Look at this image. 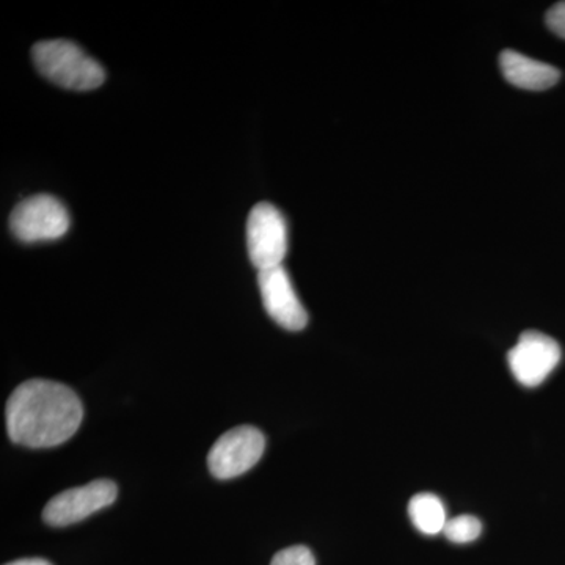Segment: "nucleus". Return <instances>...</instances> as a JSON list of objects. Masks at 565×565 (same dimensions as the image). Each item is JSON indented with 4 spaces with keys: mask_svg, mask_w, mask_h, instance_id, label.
Here are the masks:
<instances>
[{
    "mask_svg": "<svg viewBox=\"0 0 565 565\" xmlns=\"http://www.w3.org/2000/svg\"><path fill=\"white\" fill-rule=\"evenodd\" d=\"M6 418L13 444L35 449L54 448L77 433L84 408L70 386L35 379L11 393Z\"/></svg>",
    "mask_w": 565,
    "mask_h": 565,
    "instance_id": "1",
    "label": "nucleus"
},
{
    "mask_svg": "<svg viewBox=\"0 0 565 565\" xmlns=\"http://www.w3.org/2000/svg\"><path fill=\"white\" fill-rule=\"evenodd\" d=\"M32 57L47 81L66 90L90 92L106 81L103 66L73 41H40L33 46Z\"/></svg>",
    "mask_w": 565,
    "mask_h": 565,
    "instance_id": "2",
    "label": "nucleus"
},
{
    "mask_svg": "<svg viewBox=\"0 0 565 565\" xmlns=\"http://www.w3.org/2000/svg\"><path fill=\"white\" fill-rule=\"evenodd\" d=\"M70 225L65 204L47 193L29 196L10 215L11 233L25 244L61 239Z\"/></svg>",
    "mask_w": 565,
    "mask_h": 565,
    "instance_id": "3",
    "label": "nucleus"
},
{
    "mask_svg": "<svg viewBox=\"0 0 565 565\" xmlns=\"http://www.w3.org/2000/svg\"><path fill=\"white\" fill-rule=\"evenodd\" d=\"M247 248L256 269L282 266L288 253V225L274 204L258 203L247 221Z\"/></svg>",
    "mask_w": 565,
    "mask_h": 565,
    "instance_id": "4",
    "label": "nucleus"
},
{
    "mask_svg": "<svg viewBox=\"0 0 565 565\" xmlns=\"http://www.w3.org/2000/svg\"><path fill=\"white\" fill-rule=\"evenodd\" d=\"M266 438L253 426H239L228 430L212 446L207 467L217 479H233L247 473L262 460Z\"/></svg>",
    "mask_w": 565,
    "mask_h": 565,
    "instance_id": "5",
    "label": "nucleus"
},
{
    "mask_svg": "<svg viewBox=\"0 0 565 565\" xmlns=\"http://www.w3.org/2000/svg\"><path fill=\"white\" fill-rule=\"evenodd\" d=\"M117 484L107 479L88 482L74 487L65 492L55 494L44 505L43 520L51 526H70L96 514L104 508H109L117 500Z\"/></svg>",
    "mask_w": 565,
    "mask_h": 565,
    "instance_id": "6",
    "label": "nucleus"
},
{
    "mask_svg": "<svg viewBox=\"0 0 565 565\" xmlns=\"http://www.w3.org/2000/svg\"><path fill=\"white\" fill-rule=\"evenodd\" d=\"M559 344L548 334L530 330L520 334L519 341L508 353L509 367L520 385L534 388L544 384L546 377L561 362Z\"/></svg>",
    "mask_w": 565,
    "mask_h": 565,
    "instance_id": "7",
    "label": "nucleus"
},
{
    "mask_svg": "<svg viewBox=\"0 0 565 565\" xmlns=\"http://www.w3.org/2000/svg\"><path fill=\"white\" fill-rule=\"evenodd\" d=\"M258 285L264 308L278 326L289 332H300L307 327V310L294 291L291 278L285 267L259 270Z\"/></svg>",
    "mask_w": 565,
    "mask_h": 565,
    "instance_id": "8",
    "label": "nucleus"
},
{
    "mask_svg": "<svg viewBox=\"0 0 565 565\" xmlns=\"http://www.w3.org/2000/svg\"><path fill=\"white\" fill-rule=\"evenodd\" d=\"M500 66L509 84L525 90H548L561 77L559 70L555 66L534 61L512 50L501 52Z\"/></svg>",
    "mask_w": 565,
    "mask_h": 565,
    "instance_id": "9",
    "label": "nucleus"
},
{
    "mask_svg": "<svg viewBox=\"0 0 565 565\" xmlns=\"http://www.w3.org/2000/svg\"><path fill=\"white\" fill-rule=\"evenodd\" d=\"M408 515L419 533L437 535L444 533L448 516L444 501L433 493H418L408 503Z\"/></svg>",
    "mask_w": 565,
    "mask_h": 565,
    "instance_id": "10",
    "label": "nucleus"
},
{
    "mask_svg": "<svg viewBox=\"0 0 565 565\" xmlns=\"http://www.w3.org/2000/svg\"><path fill=\"white\" fill-rule=\"evenodd\" d=\"M482 533L481 520L473 515H459L449 519L444 530L445 537L452 544H470Z\"/></svg>",
    "mask_w": 565,
    "mask_h": 565,
    "instance_id": "11",
    "label": "nucleus"
},
{
    "mask_svg": "<svg viewBox=\"0 0 565 565\" xmlns=\"http://www.w3.org/2000/svg\"><path fill=\"white\" fill-rule=\"evenodd\" d=\"M270 565H316V559L310 548L303 545H296L278 552Z\"/></svg>",
    "mask_w": 565,
    "mask_h": 565,
    "instance_id": "12",
    "label": "nucleus"
},
{
    "mask_svg": "<svg viewBox=\"0 0 565 565\" xmlns=\"http://www.w3.org/2000/svg\"><path fill=\"white\" fill-rule=\"evenodd\" d=\"M545 21L550 31L565 40V2H557L546 11Z\"/></svg>",
    "mask_w": 565,
    "mask_h": 565,
    "instance_id": "13",
    "label": "nucleus"
},
{
    "mask_svg": "<svg viewBox=\"0 0 565 565\" xmlns=\"http://www.w3.org/2000/svg\"><path fill=\"white\" fill-rule=\"evenodd\" d=\"M6 565H52L47 563V561L40 559V557H32V559H18L13 561V563Z\"/></svg>",
    "mask_w": 565,
    "mask_h": 565,
    "instance_id": "14",
    "label": "nucleus"
}]
</instances>
